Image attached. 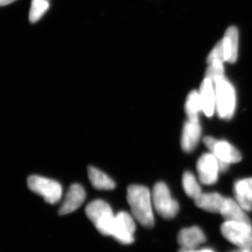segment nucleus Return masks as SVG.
Segmentation results:
<instances>
[{
	"label": "nucleus",
	"instance_id": "nucleus-9",
	"mask_svg": "<svg viewBox=\"0 0 252 252\" xmlns=\"http://www.w3.org/2000/svg\"><path fill=\"white\" fill-rule=\"evenodd\" d=\"M196 167L199 180L202 184L212 185L216 183L220 170L218 160L213 154L210 152L203 154L199 158Z\"/></svg>",
	"mask_w": 252,
	"mask_h": 252
},
{
	"label": "nucleus",
	"instance_id": "nucleus-7",
	"mask_svg": "<svg viewBox=\"0 0 252 252\" xmlns=\"http://www.w3.org/2000/svg\"><path fill=\"white\" fill-rule=\"evenodd\" d=\"M28 186L32 191L42 196L46 203L51 205L59 203L62 197L61 185L56 181L46 177L32 175L28 177Z\"/></svg>",
	"mask_w": 252,
	"mask_h": 252
},
{
	"label": "nucleus",
	"instance_id": "nucleus-10",
	"mask_svg": "<svg viewBox=\"0 0 252 252\" xmlns=\"http://www.w3.org/2000/svg\"><path fill=\"white\" fill-rule=\"evenodd\" d=\"M85 199V190L80 185L74 184L71 185L63 205L59 209V215L63 216L75 212L82 205Z\"/></svg>",
	"mask_w": 252,
	"mask_h": 252
},
{
	"label": "nucleus",
	"instance_id": "nucleus-3",
	"mask_svg": "<svg viewBox=\"0 0 252 252\" xmlns=\"http://www.w3.org/2000/svg\"><path fill=\"white\" fill-rule=\"evenodd\" d=\"M216 94V112L220 119L229 120L236 108V94L233 85L225 79L220 78L213 83Z\"/></svg>",
	"mask_w": 252,
	"mask_h": 252
},
{
	"label": "nucleus",
	"instance_id": "nucleus-27",
	"mask_svg": "<svg viewBox=\"0 0 252 252\" xmlns=\"http://www.w3.org/2000/svg\"></svg>",
	"mask_w": 252,
	"mask_h": 252
},
{
	"label": "nucleus",
	"instance_id": "nucleus-4",
	"mask_svg": "<svg viewBox=\"0 0 252 252\" xmlns=\"http://www.w3.org/2000/svg\"><path fill=\"white\" fill-rule=\"evenodd\" d=\"M203 142L218 160L220 171H226L230 164L237 163L242 160L240 152L227 141L218 140L208 136L204 137Z\"/></svg>",
	"mask_w": 252,
	"mask_h": 252
},
{
	"label": "nucleus",
	"instance_id": "nucleus-1",
	"mask_svg": "<svg viewBox=\"0 0 252 252\" xmlns=\"http://www.w3.org/2000/svg\"><path fill=\"white\" fill-rule=\"evenodd\" d=\"M127 203L132 215L141 225L152 228L154 225L152 195L147 187L131 185L127 189Z\"/></svg>",
	"mask_w": 252,
	"mask_h": 252
},
{
	"label": "nucleus",
	"instance_id": "nucleus-19",
	"mask_svg": "<svg viewBox=\"0 0 252 252\" xmlns=\"http://www.w3.org/2000/svg\"><path fill=\"white\" fill-rule=\"evenodd\" d=\"M185 112L188 120L191 122H199V114L203 112L200 93L193 91L189 94L185 104Z\"/></svg>",
	"mask_w": 252,
	"mask_h": 252
},
{
	"label": "nucleus",
	"instance_id": "nucleus-26",
	"mask_svg": "<svg viewBox=\"0 0 252 252\" xmlns=\"http://www.w3.org/2000/svg\"><path fill=\"white\" fill-rule=\"evenodd\" d=\"M196 250H186V249H181L179 252H195Z\"/></svg>",
	"mask_w": 252,
	"mask_h": 252
},
{
	"label": "nucleus",
	"instance_id": "nucleus-5",
	"mask_svg": "<svg viewBox=\"0 0 252 252\" xmlns=\"http://www.w3.org/2000/svg\"><path fill=\"white\" fill-rule=\"evenodd\" d=\"M223 238L239 248H252V226L246 222L225 220L220 226Z\"/></svg>",
	"mask_w": 252,
	"mask_h": 252
},
{
	"label": "nucleus",
	"instance_id": "nucleus-16",
	"mask_svg": "<svg viewBox=\"0 0 252 252\" xmlns=\"http://www.w3.org/2000/svg\"><path fill=\"white\" fill-rule=\"evenodd\" d=\"M224 199V197L218 193H202L194 202L202 210L211 213H220Z\"/></svg>",
	"mask_w": 252,
	"mask_h": 252
},
{
	"label": "nucleus",
	"instance_id": "nucleus-22",
	"mask_svg": "<svg viewBox=\"0 0 252 252\" xmlns=\"http://www.w3.org/2000/svg\"><path fill=\"white\" fill-rule=\"evenodd\" d=\"M223 72H224V69H223V64L221 63L211 64L207 69L205 77L208 78L214 83L220 78L224 77Z\"/></svg>",
	"mask_w": 252,
	"mask_h": 252
},
{
	"label": "nucleus",
	"instance_id": "nucleus-17",
	"mask_svg": "<svg viewBox=\"0 0 252 252\" xmlns=\"http://www.w3.org/2000/svg\"><path fill=\"white\" fill-rule=\"evenodd\" d=\"M225 53V60L234 63L238 58V31L235 27H230L225 31L224 38L222 39Z\"/></svg>",
	"mask_w": 252,
	"mask_h": 252
},
{
	"label": "nucleus",
	"instance_id": "nucleus-24",
	"mask_svg": "<svg viewBox=\"0 0 252 252\" xmlns=\"http://www.w3.org/2000/svg\"><path fill=\"white\" fill-rule=\"evenodd\" d=\"M252 249H245V248H240V250H237V251H235L233 252H252Z\"/></svg>",
	"mask_w": 252,
	"mask_h": 252
},
{
	"label": "nucleus",
	"instance_id": "nucleus-25",
	"mask_svg": "<svg viewBox=\"0 0 252 252\" xmlns=\"http://www.w3.org/2000/svg\"><path fill=\"white\" fill-rule=\"evenodd\" d=\"M195 252H215L212 251V250H210V249H204V250H195Z\"/></svg>",
	"mask_w": 252,
	"mask_h": 252
},
{
	"label": "nucleus",
	"instance_id": "nucleus-18",
	"mask_svg": "<svg viewBox=\"0 0 252 252\" xmlns=\"http://www.w3.org/2000/svg\"><path fill=\"white\" fill-rule=\"evenodd\" d=\"M88 175L91 185L97 190H113L116 188V184L114 180L95 167H89Z\"/></svg>",
	"mask_w": 252,
	"mask_h": 252
},
{
	"label": "nucleus",
	"instance_id": "nucleus-13",
	"mask_svg": "<svg viewBox=\"0 0 252 252\" xmlns=\"http://www.w3.org/2000/svg\"><path fill=\"white\" fill-rule=\"evenodd\" d=\"M200 99L203 106V112L207 117H212L216 112V94L215 84L208 78L205 77L200 90Z\"/></svg>",
	"mask_w": 252,
	"mask_h": 252
},
{
	"label": "nucleus",
	"instance_id": "nucleus-8",
	"mask_svg": "<svg viewBox=\"0 0 252 252\" xmlns=\"http://www.w3.org/2000/svg\"><path fill=\"white\" fill-rule=\"evenodd\" d=\"M135 229L134 217L128 212H120L115 215L111 236L123 245H130L135 240Z\"/></svg>",
	"mask_w": 252,
	"mask_h": 252
},
{
	"label": "nucleus",
	"instance_id": "nucleus-11",
	"mask_svg": "<svg viewBox=\"0 0 252 252\" xmlns=\"http://www.w3.org/2000/svg\"><path fill=\"white\" fill-rule=\"evenodd\" d=\"M201 132V126L199 122L188 120L185 123L181 138V146L184 152L188 153L193 152L200 141Z\"/></svg>",
	"mask_w": 252,
	"mask_h": 252
},
{
	"label": "nucleus",
	"instance_id": "nucleus-23",
	"mask_svg": "<svg viewBox=\"0 0 252 252\" xmlns=\"http://www.w3.org/2000/svg\"><path fill=\"white\" fill-rule=\"evenodd\" d=\"M16 0H0V4L1 6H6V5L11 4Z\"/></svg>",
	"mask_w": 252,
	"mask_h": 252
},
{
	"label": "nucleus",
	"instance_id": "nucleus-20",
	"mask_svg": "<svg viewBox=\"0 0 252 252\" xmlns=\"http://www.w3.org/2000/svg\"><path fill=\"white\" fill-rule=\"evenodd\" d=\"M182 186L186 194L189 198L193 200L198 198L199 195L203 193L198 180L192 172L189 171L185 172L182 177Z\"/></svg>",
	"mask_w": 252,
	"mask_h": 252
},
{
	"label": "nucleus",
	"instance_id": "nucleus-14",
	"mask_svg": "<svg viewBox=\"0 0 252 252\" xmlns=\"http://www.w3.org/2000/svg\"><path fill=\"white\" fill-rule=\"evenodd\" d=\"M235 200L246 212L252 211V177L235 182Z\"/></svg>",
	"mask_w": 252,
	"mask_h": 252
},
{
	"label": "nucleus",
	"instance_id": "nucleus-2",
	"mask_svg": "<svg viewBox=\"0 0 252 252\" xmlns=\"http://www.w3.org/2000/svg\"><path fill=\"white\" fill-rule=\"evenodd\" d=\"M86 215L100 234L111 236L115 215L107 202L96 200L86 207Z\"/></svg>",
	"mask_w": 252,
	"mask_h": 252
},
{
	"label": "nucleus",
	"instance_id": "nucleus-6",
	"mask_svg": "<svg viewBox=\"0 0 252 252\" xmlns=\"http://www.w3.org/2000/svg\"><path fill=\"white\" fill-rule=\"evenodd\" d=\"M152 202L156 211L163 218L170 220L178 214L180 206L172 198L168 187L163 182H158L152 190Z\"/></svg>",
	"mask_w": 252,
	"mask_h": 252
},
{
	"label": "nucleus",
	"instance_id": "nucleus-15",
	"mask_svg": "<svg viewBox=\"0 0 252 252\" xmlns=\"http://www.w3.org/2000/svg\"><path fill=\"white\" fill-rule=\"evenodd\" d=\"M220 214L225 220L251 223V220L247 215L246 211L243 210L236 200L230 198H225Z\"/></svg>",
	"mask_w": 252,
	"mask_h": 252
},
{
	"label": "nucleus",
	"instance_id": "nucleus-12",
	"mask_svg": "<svg viewBox=\"0 0 252 252\" xmlns=\"http://www.w3.org/2000/svg\"><path fill=\"white\" fill-rule=\"evenodd\" d=\"M177 241L182 249L196 250L200 245L206 242L203 230L197 226L184 228L179 233Z\"/></svg>",
	"mask_w": 252,
	"mask_h": 252
},
{
	"label": "nucleus",
	"instance_id": "nucleus-21",
	"mask_svg": "<svg viewBox=\"0 0 252 252\" xmlns=\"http://www.w3.org/2000/svg\"><path fill=\"white\" fill-rule=\"evenodd\" d=\"M48 0H32V1L29 19L32 23H35L41 19L49 9Z\"/></svg>",
	"mask_w": 252,
	"mask_h": 252
}]
</instances>
